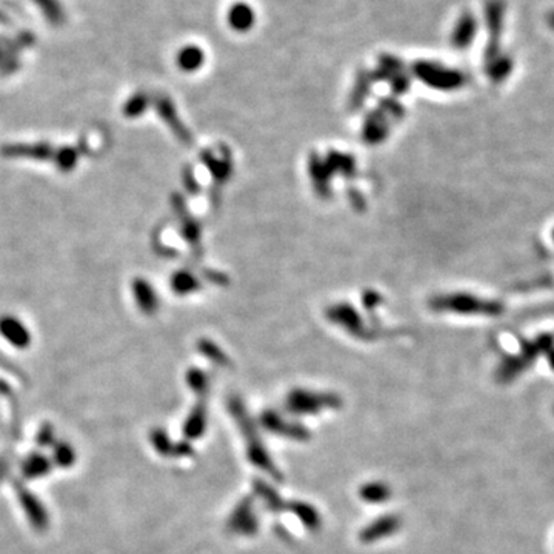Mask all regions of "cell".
Segmentation results:
<instances>
[{"label":"cell","instance_id":"obj_1","mask_svg":"<svg viewBox=\"0 0 554 554\" xmlns=\"http://www.w3.org/2000/svg\"><path fill=\"white\" fill-rule=\"evenodd\" d=\"M230 411L233 413V417L236 419V422L242 431L245 441H247V453H248V459L249 462L256 465L257 468L264 470L268 475L276 477V479H282V475L277 471L274 462L271 460L270 456H268V451L265 450V446L259 437L254 422L251 421V417L248 416L245 411L242 402L233 399L230 402Z\"/></svg>","mask_w":554,"mask_h":554},{"label":"cell","instance_id":"obj_2","mask_svg":"<svg viewBox=\"0 0 554 554\" xmlns=\"http://www.w3.org/2000/svg\"><path fill=\"white\" fill-rule=\"evenodd\" d=\"M436 310L458 312V315L470 316H488L497 317L505 311V305L496 299H485L475 296V294L459 293L450 294V296L439 298L434 300Z\"/></svg>","mask_w":554,"mask_h":554},{"label":"cell","instance_id":"obj_3","mask_svg":"<svg viewBox=\"0 0 554 554\" xmlns=\"http://www.w3.org/2000/svg\"><path fill=\"white\" fill-rule=\"evenodd\" d=\"M414 74L422 80L425 85L441 91H456L467 84V76L460 69L445 67L437 62L421 60L413 67Z\"/></svg>","mask_w":554,"mask_h":554},{"label":"cell","instance_id":"obj_4","mask_svg":"<svg viewBox=\"0 0 554 554\" xmlns=\"http://www.w3.org/2000/svg\"><path fill=\"white\" fill-rule=\"evenodd\" d=\"M507 4L504 0H487L485 4V25L488 40L485 47V60L500 52V38L504 33Z\"/></svg>","mask_w":554,"mask_h":554},{"label":"cell","instance_id":"obj_5","mask_svg":"<svg viewBox=\"0 0 554 554\" xmlns=\"http://www.w3.org/2000/svg\"><path fill=\"white\" fill-rule=\"evenodd\" d=\"M341 399L333 395H315L307 391H293L287 399V408L294 414H316L319 411L341 407Z\"/></svg>","mask_w":554,"mask_h":554},{"label":"cell","instance_id":"obj_6","mask_svg":"<svg viewBox=\"0 0 554 554\" xmlns=\"http://www.w3.org/2000/svg\"><path fill=\"white\" fill-rule=\"evenodd\" d=\"M228 528L240 536H254L259 528V521L253 510V499L240 500L228 519Z\"/></svg>","mask_w":554,"mask_h":554},{"label":"cell","instance_id":"obj_7","mask_svg":"<svg viewBox=\"0 0 554 554\" xmlns=\"http://www.w3.org/2000/svg\"><path fill=\"white\" fill-rule=\"evenodd\" d=\"M477 28L479 25H477L476 16L471 11H463L458 17V21L454 22V26L451 30V35H450L451 47L458 51H465L467 48H470L477 35Z\"/></svg>","mask_w":554,"mask_h":554},{"label":"cell","instance_id":"obj_8","mask_svg":"<svg viewBox=\"0 0 554 554\" xmlns=\"http://www.w3.org/2000/svg\"><path fill=\"white\" fill-rule=\"evenodd\" d=\"M261 424L265 430H268L270 433H274V434L290 437V439H296V441L310 439V431L307 430L305 426L300 425V424H296V422L285 421V419H282V416H279L276 413V411H271V409L265 411V413L262 414Z\"/></svg>","mask_w":554,"mask_h":554},{"label":"cell","instance_id":"obj_9","mask_svg":"<svg viewBox=\"0 0 554 554\" xmlns=\"http://www.w3.org/2000/svg\"><path fill=\"white\" fill-rule=\"evenodd\" d=\"M400 519L399 516L395 514H387L382 516L379 519L371 522L370 525H366L365 528L361 531L359 539L363 543H374L379 539L388 538V536L395 534L400 528Z\"/></svg>","mask_w":554,"mask_h":554},{"label":"cell","instance_id":"obj_10","mask_svg":"<svg viewBox=\"0 0 554 554\" xmlns=\"http://www.w3.org/2000/svg\"><path fill=\"white\" fill-rule=\"evenodd\" d=\"M227 22L236 33H248L256 23L254 8L247 2H236L228 8Z\"/></svg>","mask_w":554,"mask_h":554},{"label":"cell","instance_id":"obj_11","mask_svg":"<svg viewBox=\"0 0 554 554\" xmlns=\"http://www.w3.org/2000/svg\"><path fill=\"white\" fill-rule=\"evenodd\" d=\"M514 68V62L508 55L499 52L494 57L485 60V73L487 77L493 84H502L504 80L510 77Z\"/></svg>","mask_w":554,"mask_h":554},{"label":"cell","instance_id":"obj_12","mask_svg":"<svg viewBox=\"0 0 554 554\" xmlns=\"http://www.w3.org/2000/svg\"><path fill=\"white\" fill-rule=\"evenodd\" d=\"M288 508L294 514H298L299 521L303 524V526H305L307 530L315 533L322 526L320 516L312 505L305 504V502H294V504H290Z\"/></svg>","mask_w":554,"mask_h":554},{"label":"cell","instance_id":"obj_13","mask_svg":"<svg viewBox=\"0 0 554 554\" xmlns=\"http://www.w3.org/2000/svg\"><path fill=\"white\" fill-rule=\"evenodd\" d=\"M254 493L264 500V504L266 505L268 510H271L274 513L282 511L285 508H288V505H285L283 499L277 494V491L266 484L264 480H254L253 484Z\"/></svg>","mask_w":554,"mask_h":554},{"label":"cell","instance_id":"obj_14","mask_svg":"<svg viewBox=\"0 0 554 554\" xmlns=\"http://www.w3.org/2000/svg\"><path fill=\"white\" fill-rule=\"evenodd\" d=\"M205 428H207V411H205V407L200 404L193 409L190 417L186 419L183 433L186 434V437H190V439H198V437L203 434Z\"/></svg>","mask_w":554,"mask_h":554},{"label":"cell","instance_id":"obj_15","mask_svg":"<svg viewBox=\"0 0 554 554\" xmlns=\"http://www.w3.org/2000/svg\"><path fill=\"white\" fill-rule=\"evenodd\" d=\"M177 64L185 71H194L203 64V51L198 45H186L177 55Z\"/></svg>","mask_w":554,"mask_h":554},{"label":"cell","instance_id":"obj_16","mask_svg":"<svg viewBox=\"0 0 554 554\" xmlns=\"http://www.w3.org/2000/svg\"><path fill=\"white\" fill-rule=\"evenodd\" d=\"M359 496L368 504H380L391 497V490L383 482H368L361 488Z\"/></svg>","mask_w":554,"mask_h":554},{"label":"cell","instance_id":"obj_17","mask_svg":"<svg viewBox=\"0 0 554 554\" xmlns=\"http://www.w3.org/2000/svg\"><path fill=\"white\" fill-rule=\"evenodd\" d=\"M530 363L526 362L524 357L519 354V356H511L508 357V359H505L502 363H500L499 370H497V378L502 380V382H508V380H513L516 376H519V374L528 366Z\"/></svg>","mask_w":554,"mask_h":554},{"label":"cell","instance_id":"obj_18","mask_svg":"<svg viewBox=\"0 0 554 554\" xmlns=\"http://www.w3.org/2000/svg\"><path fill=\"white\" fill-rule=\"evenodd\" d=\"M34 2L40 6L42 14L47 17L48 22H52L55 25L64 22V6L60 5L59 0H34Z\"/></svg>","mask_w":554,"mask_h":554},{"label":"cell","instance_id":"obj_19","mask_svg":"<svg viewBox=\"0 0 554 554\" xmlns=\"http://www.w3.org/2000/svg\"><path fill=\"white\" fill-rule=\"evenodd\" d=\"M547 361H548L550 368L554 371V348H551V350L547 353Z\"/></svg>","mask_w":554,"mask_h":554},{"label":"cell","instance_id":"obj_20","mask_svg":"<svg viewBox=\"0 0 554 554\" xmlns=\"http://www.w3.org/2000/svg\"><path fill=\"white\" fill-rule=\"evenodd\" d=\"M547 23H548V26H550V30L554 31V10L550 11V14L547 16Z\"/></svg>","mask_w":554,"mask_h":554},{"label":"cell","instance_id":"obj_21","mask_svg":"<svg viewBox=\"0 0 554 554\" xmlns=\"http://www.w3.org/2000/svg\"><path fill=\"white\" fill-rule=\"evenodd\" d=\"M551 236H553V240H554V230H553V234H551Z\"/></svg>","mask_w":554,"mask_h":554}]
</instances>
